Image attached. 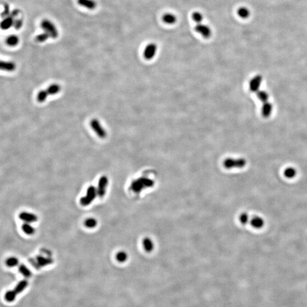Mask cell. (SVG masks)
<instances>
[{"label":"cell","mask_w":307,"mask_h":307,"mask_svg":"<svg viewBox=\"0 0 307 307\" xmlns=\"http://www.w3.org/2000/svg\"><path fill=\"white\" fill-rule=\"evenodd\" d=\"M153 184V181L150 179L146 177H140L132 181L130 185V189L134 192L139 193L142 189L152 186Z\"/></svg>","instance_id":"obj_1"},{"label":"cell","mask_w":307,"mask_h":307,"mask_svg":"<svg viewBox=\"0 0 307 307\" xmlns=\"http://www.w3.org/2000/svg\"><path fill=\"white\" fill-rule=\"evenodd\" d=\"M97 196L98 195L96 188L93 186H90L87 189L86 195L80 198V204L84 207L88 206L95 200Z\"/></svg>","instance_id":"obj_2"},{"label":"cell","mask_w":307,"mask_h":307,"mask_svg":"<svg viewBox=\"0 0 307 307\" xmlns=\"http://www.w3.org/2000/svg\"><path fill=\"white\" fill-rule=\"evenodd\" d=\"M41 26L42 29L44 30V32L49 34L50 38L53 39L58 38L59 36V32L53 22L48 20H43L41 22Z\"/></svg>","instance_id":"obj_3"},{"label":"cell","mask_w":307,"mask_h":307,"mask_svg":"<svg viewBox=\"0 0 307 307\" xmlns=\"http://www.w3.org/2000/svg\"><path fill=\"white\" fill-rule=\"evenodd\" d=\"M90 125L92 129L94 131L96 134L100 138L104 139L106 138L107 136L106 130L101 124V122L98 120L96 118L92 119L90 122Z\"/></svg>","instance_id":"obj_4"},{"label":"cell","mask_w":307,"mask_h":307,"mask_svg":"<svg viewBox=\"0 0 307 307\" xmlns=\"http://www.w3.org/2000/svg\"><path fill=\"white\" fill-rule=\"evenodd\" d=\"M246 164V162L244 159L239 158V159H233V158H228L225 160L224 162V165L225 167L226 168H242Z\"/></svg>","instance_id":"obj_5"},{"label":"cell","mask_w":307,"mask_h":307,"mask_svg":"<svg viewBox=\"0 0 307 307\" xmlns=\"http://www.w3.org/2000/svg\"><path fill=\"white\" fill-rule=\"evenodd\" d=\"M109 180L106 176L103 175L101 176L98 182V187L96 188L98 192V196L99 198H103L104 197L106 192V188L108 186Z\"/></svg>","instance_id":"obj_6"},{"label":"cell","mask_w":307,"mask_h":307,"mask_svg":"<svg viewBox=\"0 0 307 307\" xmlns=\"http://www.w3.org/2000/svg\"><path fill=\"white\" fill-rule=\"evenodd\" d=\"M195 29L197 33L201 34L205 38H209L212 36V32L210 27L202 23L197 24Z\"/></svg>","instance_id":"obj_7"},{"label":"cell","mask_w":307,"mask_h":307,"mask_svg":"<svg viewBox=\"0 0 307 307\" xmlns=\"http://www.w3.org/2000/svg\"><path fill=\"white\" fill-rule=\"evenodd\" d=\"M157 44L151 43L148 44L145 47L143 52V56L146 60H151L155 56L157 52Z\"/></svg>","instance_id":"obj_8"},{"label":"cell","mask_w":307,"mask_h":307,"mask_svg":"<svg viewBox=\"0 0 307 307\" xmlns=\"http://www.w3.org/2000/svg\"><path fill=\"white\" fill-rule=\"evenodd\" d=\"M19 219L26 223H34L38 221V218L36 214L29 212H22L18 215Z\"/></svg>","instance_id":"obj_9"},{"label":"cell","mask_w":307,"mask_h":307,"mask_svg":"<svg viewBox=\"0 0 307 307\" xmlns=\"http://www.w3.org/2000/svg\"><path fill=\"white\" fill-rule=\"evenodd\" d=\"M262 82V77L260 75H256L253 77L250 81V89L251 92H257L260 90V87Z\"/></svg>","instance_id":"obj_10"},{"label":"cell","mask_w":307,"mask_h":307,"mask_svg":"<svg viewBox=\"0 0 307 307\" xmlns=\"http://www.w3.org/2000/svg\"><path fill=\"white\" fill-rule=\"evenodd\" d=\"M14 18L15 17L10 14L8 17L3 18V20L0 24L1 29L4 30L10 29L14 25L15 21Z\"/></svg>","instance_id":"obj_11"},{"label":"cell","mask_w":307,"mask_h":307,"mask_svg":"<svg viewBox=\"0 0 307 307\" xmlns=\"http://www.w3.org/2000/svg\"><path fill=\"white\" fill-rule=\"evenodd\" d=\"M15 69L16 65L14 63L0 60V70L6 72H13Z\"/></svg>","instance_id":"obj_12"},{"label":"cell","mask_w":307,"mask_h":307,"mask_svg":"<svg viewBox=\"0 0 307 307\" xmlns=\"http://www.w3.org/2000/svg\"><path fill=\"white\" fill-rule=\"evenodd\" d=\"M36 263L39 267H45L53 263V260L50 257H46L42 255H38L36 258Z\"/></svg>","instance_id":"obj_13"},{"label":"cell","mask_w":307,"mask_h":307,"mask_svg":"<svg viewBox=\"0 0 307 307\" xmlns=\"http://www.w3.org/2000/svg\"><path fill=\"white\" fill-rule=\"evenodd\" d=\"M163 21L165 24L168 25H173L175 24L177 21V17L175 15L172 13H167L163 15Z\"/></svg>","instance_id":"obj_14"},{"label":"cell","mask_w":307,"mask_h":307,"mask_svg":"<svg viewBox=\"0 0 307 307\" xmlns=\"http://www.w3.org/2000/svg\"><path fill=\"white\" fill-rule=\"evenodd\" d=\"M77 3L80 6L91 10L95 9L97 6L96 3L94 0H77Z\"/></svg>","instance_id":"obj_15"},{"label":"cell","mask_w":307,"mask_h":307,"mask_svg":"<svg viewBox=\"0 0 307 307\" xmlns=\"http://www.w3.org/2000/svg\"><path fill=\"white\" fill-rule=\"evenodd\" d=\"M21 229L24 233L28 236H32L36 233V229L29 223L24 222L22 225Z\"/></svg>","instance_id":"obj_16"},{"label":"cell","mask_w":307,"mask_h":307,"mask_svg":"<svg viewBox=\"0 0 307 307\" xmlns=\"http://www.w3.org/2000/svg\"><path fill=\"white\" fill-rule=\"evenodd\" d=\"M272 111V105L269 102H266L263 103L262 108V113L265 117H268L271 114Z\"/></svg>","instance_id":"obj_17"},{"label":"cell","mask_w":307,"mask_h":307,"mask_svg":"<svg viewBox=\"0 0 307 307\" xmlns=\"http://www.w3.org/2000/svg\"><path fill=\"white\" fill-rule=\"evenodd\" d=\"M265 222L262 218L259 216H255L252 218L251 220V226L256 229H260L263 227Z\"/></svg>","instance_id":"obj_18"},{"label":"cell","mask_w":307,"mask_h":307,"mask_svg":"<svg viewBox=\"0 0 307 307\" xmlns=\"http://www.w3.org/2000/svg\"><path fill=\"white\" fill-rule=\"evenodd\" d=\"M48 95H55L59 93L61 90V87L58 84H53L46 89Z\"/></svg>","instance_id":"obj_19"},{"label":"cell","mask_w":307,"mask_h":307,"mask_svg":"<svg viewBox=\"0 0 307 307\" xmlns=\"http://www.w3.org/2000/svg\"><path fill=\"white\" fill-rule=\"evenodd\" d=\"M28 284H29L28 283V281H26V280H22V281L18 282V284L15 286L13 290L14 291L15 293H17V294L20 293L22 292H23L24 289L26 288L28 286Z\"/></svg>","instance_id":"obj_20"},{"label":"cell","mask_w":307,"mask_h":307,"mask_svg":"<svg viewBox=\"0 0 307 307\" xmlns=\"http://www.w3.org/2000/svg\"><path fill=\"white\" fill-rule=\"evenodd\" d=\"M18 271L25 278H30L32 275V272L30 271V270L24 264H21L18 267Z\"/></svg>","instance_id":"obj_21"},{"label":"cell","mask_w":307,"mask_h":307,"mask_svg":"<svg viewBox=\"0 0 307 307\" xmlns=\"http://www.w3.org/2000/svg\"><path fill=\"white\" fill-rule=\"evenodd\" d=\"M143 246L145 248V251L147 252H151L153 250L154 243L152 240L149 238H145L143 240Z\"/></svg>","instance_id":"obj_22"},{"label":"cell","mask_w":307,"mask_h":307,"mask_svg":"<svg viewBox=\"0 0 307 307\" xmlns=\"http://www.w3.org/2000/svg\"><path fill=\"white\" fill-rule=\"evenodd\" d=\"M20 41V39L18 37V36L15 35H11L9 36L6 39V44H8L9 46L14 47L16 45H17Z\"/></svg>","instance_id":"obj_23"},{"label":"cell","mask_w":307,"mask_h":307,"mask_svg":"<svg viewBox=\"0 0 307 307\" xmlns=\"http://www.w3.org/2000/svg\"><path fill=\"white\" fill-rule=\"evenodd\" d=\"M17 293L14 290H9L6 291L4 295V298L7 302L12 303L14 301L15 299L17 297Z\"/></svg>","instance_id":"obj_24"},{"label":"cell","mask_w":307,"mask_h":307,"mask_svg":"<svg viewBox=\"0 0 307 307\" xmlns=\"http://www.w3.org/2000/svg\"><path fill=\"white\" fill-rule=\"evenodd\" d=\"M5 265L8 267H14L19 265V260L17 257H9L5 260Z\"/></svg>","instance_id":"obj_25"},{"label":"cell","mask_w":307,"mask_h":307,"mask_svg":"<svg viewBox=\"0 0 307 307\" xmlns=\"http://www.w3.org/2000/svg\"><path fill=\"white\" fill-rule=\"evenodd\" d=\"M237 14L241 18L246 19L250 16V10L246 7H241L237 10Z\"/></svg>","instance_id":"obj_26"},{"label":"cell","mask_w":307,"mask_h":307,"mask_svg":"<svg viewBox=\"0 0 307 307\" xmlns=\"http://www.w3.org/2000/svg\"><path fill=\"white\" fill-rule=\"evenodd\" d=\"M84 225L87 228L93 229L98 225V221L95 218L90 217L86 219L84 222Z\"/></svg>","instance_id":"obj_27"},{"label":"cell","mask_w":307,"mask_h":307,"mask_svg":"<svg viewBox=\"0 0 307 307\" xmlns=\"http://www.w3.org/2000/svg\"><path fill=\"white\" fill-rule=\"evenodd\" d=\"M115 258L119 262L124 263L127 260L128 255L126 252L124 251H120L117 253Z\"/></svg>","instance_id":"obj_28"},{"label":"cell","mask_w":307,"mask_h":307,"mask_svg":"<svg viewBox=\"0 0 307 307\" xmlns=\"http://www.w3.org/2000/svg\"><path fill=\"white\" fill-rule=\"evenodd\" d=\"M257 98L260 101L263 102V103L267 102L269 99V95L267 92L265 91H260L259 90L257 92Z\"/></svg>","instance_id":"obj_29"},{"label":"cell","mask_w":307,"mask_h":307,"mask_svg":"<svg viewBox=\"0 0 307 307\" xmlns=\"http://www.w3.org/2000/svg\"><path fill=\"white\" fill-rule=\"evenodd\" d=\"M48 96V95L46 89L45 90H41V91L39 92L37 96H36V99H37V101H38L39 103H43L46 101Z\"/></svg>","instance_id":"obj_30"},{"label":"cell","mask_w":307,"mask_h":307,"mask_svg":"<svg viewBox=\"0 0 307 307\" xmlns=\"http://www.w3.org/2000/svg\"><path fill=\"white\" fill-rule=\"evenodd\" d=\"M192 19L197 24H200L204 20V16L200 12H195L192 14Z\"/></svg>","instance_id":"obj_31"},{"label":"cell","mask_w":307,"mask_h":307,"mask_svg":"<svg viewBox=\"0 0 307 307\" xmlns=\"http://www.w3.org/2000/svg\"><path fill=\"white\" fill-rule=\"evenodd\" d=\"M284 176L287 178L291 179V178H293V177L295 176V175H296V171L294 168L288 167V168H287L285 170V171L284 172Z\"/></svg>","instance_id":"obj_32"},{"label":"cell","mask_w":307,"mask_h":307,"mask_svg":"<svg viewBox=\"0 0 307 307\" xmlns=\"http://www.w3.org/2000/svg\"><path fill=\"white\" fill-rule=\"evenodd\" d=\"M49 38H50V36H49V34L48 33L44 32L36 36V39L38 42L42 43L46 41Z\"/></svg>","instance_id":"obj_33"},{"label":"cell","mask_w":307,"mask_h":307,"mask_svg":"<svg viewBox=\"0 0 307 307\" xmlns=\"http://www.w3.org/2000/svg\"><path fill=\"white\" fill-rule=\"evenodd\" d=\"M10 6H9V4L8 3H5L4 5V6H3V12L1 13V16L2 18H5L8 17L9 15L10 14Z\"/></svg>","instance_id":"obj_34"},{"label":"cell","mask_w":307,"mask_h":307,"mask_svg":"<svg viewBox=\"0 0 307 307\" xmlns=\"http://www.w3.org/2000/svg\"><path fill=\"white\" fill-rule=\"evenodd\" d=\"M23 25V20L22 19H17L14 21L13 26L15 30H19L21 29Z\"/></svg>","instance_id":"obj_35"},{"label":"cell","mask_w":307,"mask_h":307,"mask_svg":"<svg viewBox=\"0 0 307 307\" xmlns=\"http://www.w3.org/2000/svg\"><path fill=\"white\" fill-rule=\"evenodd\" d=\"M239 220H240V221L242 223V224H247V222H248V215L247 213H242V215L239 217Z\"/></svg>","instance_id":"obj_36"}]
</instances>
